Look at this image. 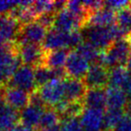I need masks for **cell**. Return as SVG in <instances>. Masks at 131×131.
Returning a JSON list of instances; mask_svg holds the SVG:
<instances>
[{"label":"cell","instance_id":"cell-1","mask_svg":"<svg viewBox=\"0 0 131 131\" xmlns=\"http://www.w3.org/2000/svg\"><path fill=\"white\" fill-rule=\"evenodd\" d=\"M130 54V44L127 38L115 40L107 49L101 51L99 63L108 69L126 67Z\"/></svg>","mask_w":131,"mask_h":131},{"label":"cell","instance_id":"cell-2","mask_svg":"<svg viewBox=\"0 0 131 131\" xmlns=\"http://www.w3.org/2000/svg\"><path fill=\"white\" fill-rule=\"evenodd\" d=\"M84 41L88 42L100 51L107 49L115 41L110 27L85 26L82 29Z\"/></svg>","mask_w":131,"mask_h":131},{"label":"cell","instance_id":"cell-3","mask_svg":"<svg viewBox=\"0 0 131 131\" xmlns=\"http://www.w3.org/2000/svg\"><path fill=\"white\" fill-rule=\"evenodd\" d=\"M49 30L43 25L34 21L30 24L22 25L20 28L16 43L19 45L23 44H35L40 45L43 43Z\"/></svg>","mask_w":131,"mask_h":131},{"label":"cell","instance_id":"cell-4","mask_svg":"<svg viewBox=\"0 0 131 131\" xmlns=\"http://www.w3.org/2000/svg\"><path fill=\"white\" fill-rule=\"evenodd\" d=\"M6 85L19 88L29 93L38 90L35 81L34 68L25 65H21L20 68L12 75Z\"/></svg>","mask_w":131,"mask_h":131},{"label":"cell","instance_id":"cell-5","mask_svg":"<svg viewBox=\"0 0 131 131\" xmlns=\"http://www.w3.org/2000/svg\"><path fill=\"white\" fill-rule=\"evenodd\" d=\"M47 107L53 108L65 99L64 79H53L38 89Z\"/></svg>","mask_w":131,"mask_h":131},{"label":"cell","instance_id":"cell-6","mask_svg":"<svg viewBox=\"0 0 131 131\" xmlns=\"http://www.w3.org/2000/svg\"><path fill=\"white\" fill-rule=\"evenodd\" d=\"M18 52L23 65L36 68L43 66L46 51L40 45L35 44H18Z\"/></svg>","mask_w":131,"mask_h":131},{"label":"cell","instance_id":"cell-7","mask_svg":"<svg viewBox=\"0 0 131 131\" xmlns=\"http://www.w3.org/2000/svg\"><path fill=\"white\" fill-rule=\"evenodd\" d=\"M90 62L79 54L75 49L70 51L69 56L65 66V71L68 77L77 79H84L89 70Z\"/></svg>","mask_w":131,"mask_h":131},{"label":"cell","instance_id":"cell-8","mask_svg":"<svg viewBox=\"0 0 131 131\" xmlns=\"http://www.w3.org/2000/svg\"><path fill=\"white\" fill-rule=\"evenodd\" d=\"M109 73L110 69L100 63L92 64L83 81L87 89L104 88L109 84Z\"/></svg>","mask_w":131,"mask_h":131},{"label":"cell","instance_id":"cell-9","mask_svg":"<svg viewBox=\"0 0 131 131\" xmlns=\"http://www.w3.org/2000/svg\"><path fill=\"white\" fill-rule=\"evenodd\" d=\"M53 28L64 32H74L84 28L83 22L74 14L64 7L56 14Z\"/></svg>","mask_w":131,"mask_h":131},{"label":"cell","instance_id":"cell-10","mask_svg":"<svg viewBox=\"0 0 131 131\" xmlns=\"http://www.w3.org/2000/svg\"><path fill=\"white\" fill-rule=\"evenodd\" d=\"M21 26L10 14L0 15V43L16 42Z\"/></svg>","mask_w":131,"mask_h":131},{"label":"cell","instance_id":"cell-11","mask_svg":"<svg viewBox=\"0 0 131 131\" xmlns=\"http://www.w3.org/2000/svg\"><path fill=\"white\" fill-rule=\"evenodd\" d=\"M3 93L6 103L17 111H22L30 104L31 93L22 89L6 85L3 89Z\"/></svg>","mask_w":131,"mask_h":131},{"label":"cell","instance_id":"cell-12","mask_svg":"<svg viewBox=\"0 0 131 131\" xmlns=\"http://www.w3.org/2000/svg\"><path fill=\"white\" fill-rule=\"evenodd\" d=\"M104 111L85 108L80 116L84 131H102L103 129Z\"/></svg>","mask_w":131,"mask_h":131},{"label":"cell","instance_id":"cell-13","mask_svg":"<svg viewBox=\"0 0 131 131\" xmlns=\"http://www.w3.org/2000/svg\"><path fill=\"white\" fill-rule=\"evenodd\" d=\"M65 100L68 102H79L84 100L87 87L82 79L66 77L64 79Z\"/></svg>","mask_w":131,"mask_h":131},{"label":"cell","instance_id":"cell-14","mask_svg":"<svg viewBox=\"0 0 131 131\" xmlns=\"http://www.w3.org/2000/svg\"><path fill=\"white\" fill-rule=\"evenodd\" d=\"M45 109L46 107L30 103L25 109L20 111V123L31 129H37Z\"/></svg>","mask_w":131,"mask_h":131},{"label":"cell","instance_id":"cell-15","mask_svg":"<svg viewBox=\"0 0 131 131\" xmlns=\"http://www.w3.org/2000/svg\"><path fill=\"white\" fill-rule=\"evenodd\" d=\"M84 104L85 108L104 111L106 104V90L104 88H90L87 89L84 97Z\"/></svg>","mask_w":131,"mask_h":131},{"label":"cell","instance_id":"cell-16","mask_svg":"<svg viewBox=\"0 0 131 131\" xmlns=\"http://www.w3.org/2000/svg\"><path fill=\"white\" fill-rule=\"evenodd\" d=\"M115 23H116V12L104 6L101 10L90 15L85 26L110 27L115 24Z\"/></svg>","mask_w":131,"mask_h":131},{"label":"cell","instance_id":"cell-17","mask_svg":"<svg viewBox=\"0 0 131 131\" xmlns=\"http://www.w3.org/2000/svg\"><path fill=\"white\" fill-rule=\"evenodd\" d=\"M128 103V100L122 88L109 86L106 90V104L111 110H123Z\"/></svg>","mask_w":131,"mask_h":131},{"label":"cell","instance_id":"cell-18","mask_svg":"<svg viewBox=\"0 0 131 131\" xmlns=\"http://www.w3.org/2000/svg\"><path fill=\"white\" fill-rule=\"evenodd\" d=\"M70 49H62L46 51L43 66L50 69H63L69 56Z\"/></svg>","mask_w":131,"mask_h":131},{"label":"cell","instance_id":"cell-19","mask_svg":"<svg viewBox=\"0 0 131 131\" xmlns=\"http://www.w3.org/2000/svg\"><path fill=\"white\" fill-rule=\"evenodd\" d=\"M20 122V112L6 103L0 106V131H7Z\"/></svg>","mask_w":131,"mask_h":131},{"label":"cell","instance_id":"cell-20","mask_svg":"<svg viewBox=\"0 0 131 131\" xmlns=\"http://www.w3.org/2000/svg\"><path fill=\"white\" fill-rule=\"evenodd\" d=\"M62 118L60 115L53 108L47 107L40 118L36 131H48L52 129L61 128Z\"/></svg>","mask_w":131,"mask_h":131},{"label":"cell","instance_id":"cell-21","mask_svg":"<svg viewBox=\"0 0 131 131\" xmlns=\"http://www.w3.org/2000/svg\"><path fill=\"white\" fill-rule=\"evenodd\" d=\"M131 74L127 67H117L110 69L109 85L111 87L123 88Z\"/></svg>","mask_w":131,"mask_h":131},{"label":"cell","instance_id":"cell-22","mask_svg":"<svg viewBox=\"0 0 131 131\" xmlns=\"http://www.w3.org/2000/svg\"><path fill=\"white\" fill-rule=\"evenodd\" d=\"M115 24L123 31L126 37L131 35V7H127L116 14V23Z\"/></svg>","mask_w":131,"mask_h":131},{"label":"cell","instance_id":"cell-23","mask_svg":"<svg viewBox=\"0 0 131 131\" xmlns=\"http://www.w3.org/2000/svg\"><path fill=\"white\" fill-rule=\"evenodd\" d=\"M124 115L123 110H111L108 109L104 113L103 118V130L113 131L118 122Z\"/></svg>","mask_w":131,"mask_h":131},{"label":"cell","instance_id":"cell-24","mask_svg":"<svg viewBox=\"0 0 131 131\" xmlns=\"http://www.w3.org/2000/svg\"><path fill=\"white\" fill-rule=\"evenodd\" d=\"M75 50L81 54L84 58L88 60L90 63H96V61L99 62V58H100L101 51L94 48L93 45L86 41H84L81 45L75 49Z\"/></svg>","mask_w":131,"mask_h":131},{"label":"cell","instance_id":"cell-25","mask_svg":"<svg viewBox=\"0 0 131 131\" xmlns=\"http://www.w3.org/2000/svg\"><path fill=\"white\" fill-rule=\"evenodd\" d=\"M33 12L36 15L37 19L39 16L47 13H57L56 12V1H49V0H41V1H33L31 6Z\"/></svg>","mask_w":131,"mask_h":131},{"label":"cell","instance_id":"cell-26","mask_svg":"<svg viewBox=\"0 0 131 131\" xmlns=\"http://www.w3.org/2000/svg\"><path fill=\"white\" fill-rule=\"evenodd\" d=\"M61 131H84L81 125L80 118H73L62 120Z\"/></svg>","mask_w":131,"mask_h":131},{"label":"cell","instance_id":"cell-27","mask_svg":"<svg viewBox=\"0 0 131 131\" xmlns=\"http://www.w3.org/2000/svg\"><path fill=\"white\" fill-rule=\"evenodd\" d=\"M131 2L127 0H110L105 2V6L114 12H118L130 6Z\"/></svg>","mask_w":131,"mask_h":131},{"label":"cell","instance_id":"cell-28","mask_svg":"<svg viewBox=\"0 0 131 131\" xmlns=\"http://www.w3.org/2000/svg\"><path fill=\"white\" fill-rule=\"evenodd\" d=\"M83 3L90 15L105 6V2L99 1V0H87V1H84Z\"/></svg>","mask_w":131,"mask_h":131},{"label":"cell","instance_id":"cell-29","mask_svg":"<svg viewBox=\"0 0 131 131\" xmlns=\"http://www.w3.org/2000/svg\"><path fill=\"white\" fill-rule=\"evenodd\" d=\"M18 5V1H5L0 0V15L9 14Z\"/></svg>","mask_w":131,"mask_h":131},{"label":"cell","instance_id":"cell-30","mask_svg":"<svg viewBox=\"0 0 131 131\" xmlns=\"http://www.w3.org/2000/svg\"><path fill=\"white\" fill-rule=\"evenodd\" d=\"M122 89L124 90L126 95H127L128 102H131V75H130V77H129L128 80L127 81V83L125 84V85L123 86Z\"/></svg>","mask_w":131,"mask_h":131},{"label":"cell","instance_id":"cell-31","mask_svg":"<svg viewBox=\"0 0 131 131\" xmlns=\"http://www.w3.org/2000/svg\"><path fill=\"white\" fill-rule=\"evenodd\" d=\"M7 83H8L7 77H6L2 67L0 66V89H1V88H4L5 86H6Z\"/></svg>","mask_w":131,"mask_h":131},{"label":"cell","instance_id":"cell-32","mask_svg":"<svg viewBox=\"0 0 131 131\" xmlns=\"http://www.w3.org/2000/svg\"><path fill=\"white\" fill-rule=\"evenodd\" d=\"M7 131H36V130L30 128V127H25V126L22 125L21 123H19L18 125L15 126V127L9 129V130H7Z\"/></svg>","mask_w":131,"mask_h":131},{"label":"cell","instance_id":"cell-33","mask_svg":"<svg viewBox=\"0 0 131 131\" xmlns=\"http://www.w3.org/2000/svg\"><path fill=\"white\" fill-rule=\"evenodd\" d=\"M127 40H129V44H130V54H129V58H128V61H127V69L129 70V71L131 72V35L129 37H127Z\"/></svg>","mask_w":131,"mask_h":131},{"label":"cell","instance_id":"cell-34","mask_svg":"<svg viewBox=\"0 0 131 131\" xmlns=\"http://www.w3.org/2000/svg\"><path fill=\"white\" fill-rule=\"evenodd\" d=\"M130 7H131V4H130Z\"/></svg>","mask_w":131,"mask_h":131}]
</instances>
